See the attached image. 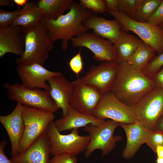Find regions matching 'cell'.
<instances>
[{
    "label": "cell",
    "instance_id": "1",
    "mask_svg": "<svg viewBox=\"0 0 163 163\" xmlns=\"http://www.w3.org/2000/svg\"><path fill=\"white\" fill-rule=\"evenodd\" d=\"M119 69L110 91L120 101L131 107L156 87L153 80L127 62Z\"/></svg>",
    "mask_w": 163,
    "mask_h": 163
},
{
    "label": "cell",
    "instance_id": "2",
    "mask_svg": "<svg viewBox=\"0 0 163 163\" xmlns=\"http://www.w3.org/2000/svg\"><path fill=\"white\" fill-rule=\"evenodd\" d=\"M93 14L85 9L79 2L73 1L68 12L56 20L44 18L43 21L48 37L52 43L61 40L62 49L66 51L69 40L89 30L83 24V21Z\"/></svg>",
    "mask_w": 163,
    "mask_h": 163
},
{
    "label": "cell",
    "instance_id": "3",
    "mask_svg": "<svg viewBox=\"0 0 163 163\" xmlns=\"http://www.w3.org/2000/svg\"><path fill=\"white\" fill-rule=\"evenodd\" d=\"M22 29L24 38V51L21 57L16 59L17 64L24 66L37 63L43 66L53 47L43 20Z\"/></svg>",
    "mask_w": 163,
    "mask_h": 163
},
{
    "label": "cell",
    "instance_id": "4",
    "mask_svg": "<svg viewBox=\"0 0 163 163\" xmlns=\"http://www.w3.org/2000/svg\"><path fill=\"white\" fill-rule=\"evenodd\" d=\"M3 86L7 91L8 99L20 103L23 106L53 113L59 109L49 91L38 88L28 89L19 83L12 85L6 82Z\"/></svg>",
    "mask_w": 163,
    "mask_h": 163
},
{
    "label": "cell",
    "instance_id": "5",
    "mask_svg": "<svg viewBox=\"0 0 163 163\" xmlns=\"http://www.w3.org/2000/svg\"><path fill=\"white\" fill-rule=\"evenodd\" d=\"M54 121L46 131L50 142L51 155L68 154L76 156L85 151L90 140L88 135H80L78 129L72 130L68 134H61L56 129Z\"/></svg>",
    "mask_w": 163,
    "mask_h": 163
},
{
    "label": "cell",
    "instance_id": "6",
    "mask_svg": "<svg viewBox=\"0 0 163 163\" xmlns=\"http://www.w3.org/2000/svg\"><path fill=\"white\" fill-rule=\"evenodd\" d=\"M22 114L25 129L19 145V153L25 150L46 132L49 124L55 118L53 112L23 105Z\"/></svg>",
    "mask_w": 163,
    "mask_h": 163
},
{
    "label": "cell",
    "instance_id": "7",
    "mask_svg": "<svg viewBox=\"0 0 163 163\" xmlns=\"http://www.w3.org/2000/svg\"><path fill=\"white\" fill-rule=\"evenodd\" d=\"M117 126L118 123L109 119L98 126L89 124L84 127V130L88 133L90 137L85 152V157L88 158L94 150L97 149L102 151L101 157L109 155L115 147L116 142L122 139L120 135L113 136Z\"/></svg>",
    "mask_w": 163,
    "mask_h": 163
},
{
    "label": "cell",
    "instance_id": "8",
    "mask_svg": "<svg viewBox=\"0 0 163 163\" xmlns=\"http://www.w3.org/2000/svg\"><path fill=\"white\" fill-rule=\"evenodd\" d=\"M131 107L145 128L155 131L156 122L163 115V88L156 87Z\"/></svg>",
    "mask_w": 163,
    "mask_h": 163
},
{
    "label": "cell",
    "instance_id": "9",
    "mask_svg": "<svg viewBox=\"0 0 163 163\" xmlns=\"http://www.w3.org/2000/svg\"><path fill=\"white\" fill-rule=\"evenodd\" d=\"M109 12L120 24L122 29L136 34L143 42L151 46L158 55L163 53V30L159 25L136 21L118 11Z\"/></svg>",
    "mask_w": 163,
    "mask_h": 163
},
{
    "label": "cell",
    "instance_id": "10",
    "mask_svg": "<svg viewBox=\"0 0 163 163\" xmlns=\"http://www.w3.org/2000/svg\"><path fill=\"white\" fill-rule=\"evenodd\" d=\"M93 115L100 119H109L128 124L138 121L131 107L120 101L110 91L102 94Z\"/></svg>",
    "mask_w": 163,
    "mask_h": 163
},
{
    "label": "cell",
    "instance_id": "11",
    "mask_svg": "<svg viewBox=\"0 0 163 163\" xmlns=\"http://www.w3.org/2000/svg\"><path fill=\"white\" fill-rule=\"evenodd\" d=\"M72 82L73 90L70 106L83 114L93 115L102 94L96 88L85 83L79 78Z\"/></svg>",
    "mask_w": 163,
    "mask_h": 163
},
{
    "label": "cell",
    "instance_id": "12",
    "mask_svg": "<svg viewBox=\"0 0 163 163\" xmlns=\"http://www.w3.org/2000/svg\"><path fill=\"white\" fill-rule=\"evenodd\" d=\"M74 47L87 48L93 53V59L98 62H115L113 44L93 32H85L70 40Z\"/></svg>",
    "mask_w": 163,
    "mask_h": 163
},
{
    "label": "cell",
    "instance_id": "13",
    "mask_svg": "<svg viewBox=\"0 0 163 163\" xmlns=\"http://www.w3.org/2000/svg\"><path fill=\"white\" fill-rule=\"evenodd\" d=\"M119 64L115 62H101L93 65L80 79L85 83L94 87L102 94L110 91L115 80Z\"/></svg>",
    "mask_w": 163,
    "mask_h": 163
},
{
    "label": "cell",
    "instance_id": "14",
    "mask_svg": "<svg viewBox=\"0 0 163 163\" xmlns=\"http://www.w3.org/2000/svg\"><path fill=\"white\" fill-rule=\"evenodd\" d=\"M16 71L21 83L26 88L30 89L40 88L49 91L50 86L46 82L51 77L62 73L50 71L37 63L18 66Z\"/></svg>",
    "mask_w": 163,
    "mask_h": 163
},
{
    "label": "cell",
    "instance_id": "15",
    "mask_svg": "<svg viewBox=\"0 0 163 163\" xmlns=\"http://www.w3.org/2000/svg\"><path fill=\"white\" fill-rule=\"evenodd\" d=\"M23 105L18 102L13 111L5 116H0V122L6 130L11 145V157L19 153V148L25 129L22 111Z\"/></svg>",
    "mask_w": 163,
    "mask_h": 163
},
{
    "label": "cell",
    "instance_id": "16",
    "mask_svg": "<svg viewBox=\"0 0 163 163\" xmlns=\"http://www.w3.org/2000/svg\"><path fill=\"white\" fill-rule=\"evenodd\" d=\"M50 140L44 132L23 152L10 159L13 163H49Z\"/></svg>",
    "mask_w": 163,
    "mask_h": 163
},
{
    "label": "cell",
    "instance_id": "17",
    "mask_svg": "<svg viewBox=\"0 0 163 163\" xmlns=\"http://www.w3.org/2000/svg\"><path fill=\"white\" fill-rule=\"evenodd\" d=\"M118 126L123 129L126 137V145L122 152L123 157L126 159L134 156L153 131L146 129L138 120L129 124L118 123Z\"/></svg>",
    "mask_w": 163,
    "mask_h": 163
},
{
    "label": "cell",
    "instance_id": "18",
    "mask_svg": "<svg viewBox=\"0 0 163 163\" xmlns=\"http://www.w3.org/2000/svg\"><path fill=\"white\" fill-rule=\"evenodd\" d=\"M47 82L50 86L51 96L58 107L62 110V117L67 115L73 90L72 82L68 81L61 74L49 78Z\"/></svg>",
    "mask_w": 163,
    "mask_h": 163
},
{
    "label": "cell",
    "instance_id": "19",
    "mask_svg": "<svg viewBox=\"0 0 163 163\" xmlns=\"http://www.w3.org/2000/svg\"><path fill=\"white\" fill-rule=\"evenodd\" d=\"M83 24L89 29H92L95 34L113 44L118 39L122 29L121 25L116 19L107 20L94 14L85 20Z\"/></svg>",
    "mask_w": 163,
    "mask_h": 163
},
{
    "label": "cell",
    "instance_id": "20",
    "mask_svg": "<svg viewBox=\"0 0 163 163\" xmlns=\"http://www.w3.org/2000/svg\"><path fill=\"white\" fill-rule=\"evenodd\" d=\"M25 48L24 38L21 27L11 26L0 29V58L7 53L21 57Z\"/></svg>",
    "mask_w": 163,
    "mask_h": 163
},
{
    "label": "cell",
    "instance_id": "21",
    "mask_svg": "<svg viewBox=\"0 0 163 163\" xmlns=\"http://www.w3.org/2000/svg\"><path fill=\"white\" fill-rule=\"evenodd\" d=\"M105 121L93 115H86L81 113L70 106L66 116L54 121V123L58 131L61 133L85 127L89 124L98 126Z\"/></svg>",
    "mask_w": 163,
    "mask_h": 163
},
{
    "label": "cell",
    "instance_id": "22",
    "mask_svg": "<svg viewBox=\"0 0 163 163\" xmlns=\"http://www.w3.org/2000/svg\"><path fill=\"white\" fill-rule=\"evenodd\" d=\"M127 32L122 29L118 39L113 44L115 62L118 64L127 62L143 42Z\"/></svg>",
    "mask_w": 163,
    "mask_h": 163
},
{
    "label": "cell",
    "instance_id": "23",
    "mask_svg": "<svg viewBox=\"0 0 163 163\" xmlns=\"http://www.w3.org/2000/svg\"><path fill=\"white\" fill-rule=\"evenodd\" d=\"M44 15L37 2L29 1L21 9L11 26L22 29L32 26L43 20Z\"/></svg>",
    "mask_w": 163,
    "mask_h": 163
},
{
    "label": "cell",
    "instance_id": "24",
    "mask_svg": "<svg viewBox=\"0 0 163 163\" xmlns=\"http://www.w3.org/2000/svg\"><path fill=\"white\" fill-rule=\"evenodd\" d=\"M73 0H38L37 5L45 18L49 20H56L70 9Z\"/></svg>",
    "mask_w": 163,
    "mask_h": 163
},
{
    "label": "cell",
    "instance_id": "25",
    "mask_svg": "<svg viewBox=\"0 0 163 163\" xmlns=\"http://www.w3.org/2000/svg\"><path fill=\"white\" fill-rule=\"evenodd\" d=\"M156 53L151 46L143 42L127 62L142 71Z\"/></svg>",
    "mask_w": 163,
    "mask_h": 163
},
{
    "label": "cell",
    "instance_id": "26",
    "mask_svg": "<svg viewBox=\"0 0 163 163\" xmlns=\"http://www.w3.org/2000/svg\"><path fill=\"white\" fill-rule=\"evenodd\" d=\"M162 0H144L133 20L140 22L148 23Z\"/></svg>",
    "mask_w": 163,
    "mask_h": 163
},
{
    "label": "cell",
    "instance_id": "27",
    "mask_svg": "<svg viewBox=\"0 0 163 163\" xmlns=\"http://www.w3.org/2000/svg\"><path fill=\"white\" fill-rule=\"evenodd\" d=\"M144 0H119L118 11L133 19Z\"/></svg>",
    "mask_w": 163,
    "mask_h": 163
},
{
    "label": "cell",
    "instance_id": "28",
    "mask_svg": "<svg viewBox=\"0 0 163 163\" xmlns=\"http://www.w3.org/2000/svg\"><path fill=\"white\" fill-rule=\"evenodd\" d=\"M163 67V53L154 56L142 71L147 77L152 80L154 75Z\"/></svg>",
    "mask_w": 163,
    "mask_h": 163
},
{
    "label": "cell",
    "instance_id": "29",
    "mask_svg": "<svg viewBox=\"0 0 163 163\" xmlns=\"http://www.w3.org/2000/svg\"><path fill=\"white\" fill-rule=\"evenodd\" d=\"M79 3L85 9L97 14L107 10L105 0H80Z\"/></svg>",
    "mask_w": 163,
    "mask_h": 163
},
{
    "label": "cell",
    "instance_id": "30",
    "mask_svg": "<svg viewBox=\"0 0 163 163\" xmlns=\"http://www.w3.org/2000/svg\"><path fill=\"white\" fill-rule=\"evenodd\" d=\"M21 7L13 11H9L0 9V29L11 27L21 9Z\"/></svg>",
    "mask_w": 163,
    "mask_h": 163
},
{
    "label": "cell",
    "instance_id": "31",
    "mask_svg": "<svg viewBox=\"0 0 163 163\" xmlns=\"http://www.w3.org/2000/svg\"><path fill=\"white\" fill-rule=\"evenodd\" d=\"M163 133L157 130L153 131L145 143L151 148L153 152L156 153L158 146L162 145Z\"/></svg>",
    "mask_w": 163,
    "mask_h": 163
},
{
    "label": "cell",
    "instance_id": "32",
    "mask_svg": "<svg viewBox=\"0 0 163 163\" xmlns=\"http://www.w3.org/2000/svg\"><path fill=\"white\" fill-rule=\"evenodd\" d=\"M82 47L80 48L78 53L70 60L69 64L72 71L77 75L78 78L80 73L83 69V63L81 55Z\"/></svg>",
    "mask_w": 163,
    "mask_h": 163
},
{
    "label": "cell",
    "instance_id": "33",
    "mask_svg": "<svg viewBox=\"0 0 163 163\" xmlns=\"http://www.w3.org/2000/svg\"><path fill=\"white\" fill-rule=\"evenodd\" d=\"M75 156L68 154L56 155L50 160L49 163H77Z\"/></svg>",
    "mask_w": 163,
    "mask_h": 163
},
{
    "label": "cell",
    "instance_id": "34",
    "mask_svg": "<svg viewBox=\"0 0 163 163\" xmlns=\"http://www.w3.org/2000/svg\"><path fill=\"white\" fill-rule=\"evenodd\" d=\"M163 21V0L149 18L148 23L157 26Z\"/></svg>",
    "mask_w": 163,
    "mask_h": 163
},
{
    "label": "cell",
    "instance_id": "35",
    "mask_svg": "<svg viewBox=\"0 0 163 163\" xmlns=\"http://www.w3.org/2000/svg\"><path fill=\"white\" fill-rule=\"evenodd\" d=\"M7 145V142L2 140L0 142V163H13L5 154L4 148Z\"/></svg>",
    "mask_w": 163,
    "mask_h": 163
},
{
    "label": "cell",
    "instance_id": "36",
    "mask_svg": "<svg viewBox=\"0 0 163 163\" xmlns=\"http://www.w3.org/2000/svg\"><path fill=\"white\" fill-rule=\"evenodd\" d=\"M106 10L108 12L118 11L119 0H105Z\"/></svg>",
    "mask_w": 163,
    "mask_h": 163
},
{
    "label": "cell",
    "instance_id": "37",
    "mask_svg": "<svg viewBox=\"0 0 163 163\" xmlns=\"http://www.w3.org/2000/svg\"><path fill=\"white\" fill-rule=\"evenodd\" d=\"M152 80L156 87L163 88V67L154 75Z\"/></svg>",
    "mask_w": 163,
    "mask_h": 163
},
{
    "label": "cell",
    "instance_id": "38",
    "mask_svg": "<svg viewBox=\"0 0 163 163\" xmlns=\"http://www.w3.org/2000/svg\"><path fill=\"white\" fill-rule=\"evenodd\" d=\"M155 130H157L163 133V115L156 122Z\"/></svg>",
    "mask_w": 163,
    "mask_h": 163
},
{
    "label": "cell",
    "instance_id": "39",
    "mask_svg": "<svg viewBox=\"0 0 163 163\" xmlns=\"http://www.w3.org/2000/svg\"><path fill=\"white\" fill-rule=\"evenodd\" d=\"M14 3L12 0H0V6H6L13 8L14 7Z\"/></svg>",
    "mask_w": 163,
    "mask_h": 163
},
{
    "label": "cell",
    "instance_id": "40",
    "mask_svg": "<svg viewBox=\"0 0 163 163\" xmlns=\"http://www.w3.org/2000/svg\"><path fill=\"white\" fill-rule=\"evenodd\" d=\"M29 1L28 0H13L14 4L18 6V7H21V6L23 7Z\"/></svg>",
    "mask_w": 163,
    "mask_h": 163
},
{
    "label": "cell",
    "instance_id": "41",
    "mask_svg": "<svg viewBox=\"0 0 163 163\" xmlns=\"http://www.w3.org/2000/svg\"><path fill=\"white\" fill-rule=\"evenodd\" d=\"M157 156L163 158V146H158L156 148V153Z\"/></svg>",
    "mask_w": 163,
    "mask_h": 163
},
{
    "label": "cell",
    "instance_id": "42",
    "mask_svg": "<svg viewBox=\"0 0 163 163\" xmlns=\"http://www.w3.org/2000/svg\"><path fill=\"white\" fill-rule=\"evenodd\" d=\"M156 161V163H163V158L157 156Z\"/></svg>",
    "mask_w": 163,
    "mask_h": 163
},
{
    "label": "cell",
    "instance_id": "43",
    "mask_svg": "<svg viewBox=\"0 0 163 163\" xmlns=\"http://www.w3.org/2000/svg\"><path fill=\"white\" fill-rule=\"evenodd\" d=\"M158 25H159L161 27L163 30V23H160Z\"/></svg>",
    "mask_w": 163,
    "mask_h": 163
},
{
    "label": "cell",
    "instance_id": "44",
    "mask_svg": "<svg viewBox=\"0 0 163 163\" xmlns=\"http://www.w3.org/2000/svg\"><path fill=\"white\" fill-rule=\"evenodd\" d=\"M162 145L163 146V142H162Z\"/></svg>",
    "mask_w": 163,
    "mask_h": 163
},
{
    "label": "cell",
    "instance_id": "45",
    "mask_svg": "<svg viewBox=\"0 0 163 163\" xmlns=\"http://www.w3.org/2000/svg\"><path fill=\"white\" fill-rule=\"evenodd\" d=\"M161 23H163V21H162Z\"/></svg>",
    "mask_w": 163,
    "mask_h": 163
}]
</instances>
